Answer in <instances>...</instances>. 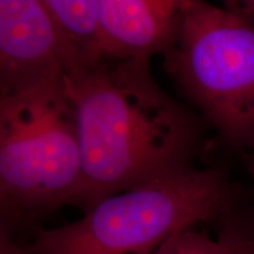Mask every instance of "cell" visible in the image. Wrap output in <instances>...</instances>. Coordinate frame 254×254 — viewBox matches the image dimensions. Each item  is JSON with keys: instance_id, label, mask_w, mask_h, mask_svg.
I'll use <instances>...</instances> for the list:
<instances>
[{"instance_id": "6da1fadb", "label": "cell", "mask_w": 254, "mask_h": 254, "mask_svg": "<svg viewBox=\"0 0 254 254\" xmlns=\"http://www.w3.org/2000/svg\"><path fill=\"white\" fill-rule=\"evenodd\" d=\"M81 151L78 207L194 166L199 120L165 93L150 60L103 59L64 78Z\"/></svg>"}, {"instance_id": "7a4b0ae2", "label": "cell", "mask_w": 254, "mask_h": 254, "mask_svg": "<svg viewBox=\"0 0 254 254\" xmlns=\"http://www.w3.org/2000/svg\"><path fill=\"white\" fill-rule=\"evenodd\" d=\"M240 205L220 168L189 167L100 200L78 220L39 228L23 254H153L183 228L213 224Z\"/></svg>"}, {"instance_id": "3957f363", "label": "cell", "mask_w": 254, "mask_h": 254, "mask_svg": "<svg viewBox=\"0 0 254 254\" xmlns=\"http://www.w3.org/2000/svg\"><path fill=\"white\" fill-rule=\"evenodd\" d=\"M81 178L77 119L64 80L0 97L1 230L78 207Z\"/></svg>"}, {"instance_id": "277c9868", "label": "cell", "mask_w": 254, "mask_h": 254, "mask_svg": "<svg viewBox=\"0 0 254 254\" xmlns=\"http://www.w3.org/2000/svg\"><path fill=\"white\" fill-rule=\"evenodd\" d=\"M163 58L182 93L228 145L254 148V24L225 6L187 0Z\"/></svg>"}, {"instance_id": "5b68a950", "label": "cell", "mask_w": 254, "mask_h": 254, "mask_svg": "<svg viewBox=\"0 0 254 254\" xmlns=\"http://www.w3.org/2000/svg\"><path fill=\"white\" fill-rule=\"evenodd\" d=\"M65 51L41 0H0V97L64 80Z\"/></svg>"}, {"instance_id": "8992f818", "label": "cell", "mask_w": 254, "mask_h": 254, "mask_svg": "<svg viewBox=\"0 0 254 254\" xmlns=\"http://www.w3.org/2000/svg\"><path fill=\"white\" fill-rule=\"evenodd\" d=\"M104 59L164 56L179 33L187 0H99Z\"/></svg>"}, {"instance_id": "52a82bcc", "label": "cell", "mask_w": 254, "mask_h": 254, "mask_svg": "<svg viewBox=\"0 0 254 254\" xmlns=\"http://www.w3.org/2000/svg\"><path fill=\"white\" fill-rule=\"evenodd\" d=\"M214 224V222H213ZM212 224L183 228L153 254H254V211L239 205Z\"/></svg>"}, {"instance_id": "ba28073f", "label": "cell", "mask_w": 254, "mask_h": 254, "mask_svg": "<svg viewBox=\"0 0 254 254\" xmlns=\"http://www.w3.org/2000/svg\"><path fill=\"white\" fill-rule=\"evenodd\" d=\"M67 57L69 71L104 59L99 0H44Z\"/></svg>"}, {"instance_id": "9c48e42d", "label": "cell", "mask_w": 254, "mask_h": 254, "mask_svg": "<svg viewBox=\"0 0 254 254\" xmlns=\"http://www.w3.org/2000/svg\"><path fill=\"white\" fill-rule=\"evenodd\" d=\"M225 7L240 14L251 23L254 24V0H238V1H226Z\"/></svg>"}, {"instance_id": "30bf717a", "label": "cell", "mask_w": 254, "mask_h": 254, "mask_svg": "<svg viewBox=\"0 0 254 254\" xmlns=\"http://www.w3.org/2000/svg\"><path fill=\"white\" fill-rule=\"evenodd\" d=\"M0 254H23L20 244L4 230H0Z\"/></svg>"}, {"instance_id": "8fae6325", "label": "cell", "mask_w": 254, "mask_h": 254, "mask_svg": "<svg viewBox=\"0 0 254 254\" xmlns=\"http://www.w3.org/2000/svg\"><path fill=\"white\" fill-rule=\"evenodd\" d=\"M252 170H253V172H254V161L252 163Z\"/></svg>"}]
</instances>
